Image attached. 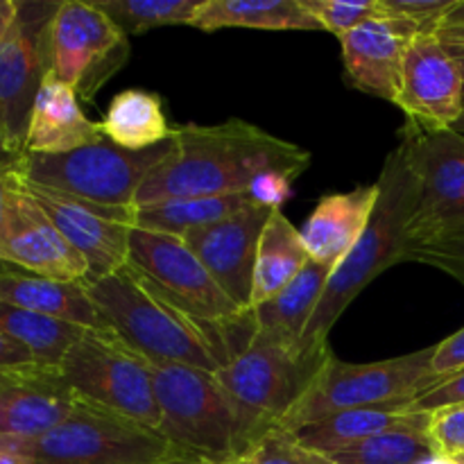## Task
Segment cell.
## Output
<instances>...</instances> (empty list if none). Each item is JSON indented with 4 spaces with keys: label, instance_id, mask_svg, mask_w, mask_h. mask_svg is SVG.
Instances as JSON below:
<instances>
[{
    "label": "cell",
    "instance_id": "obj_1",
    "mask_svg": "<svg viewBox=\"0 0 464 464\" xmlns=\"http://www.w3.org/2000/svg\"><path fill=\"white\" fill-rule=\"evenodd\" d=\"M311 154L261 127L231 118L218 125H181L168 157L145 177L134 207L175 198L254 193L270 179L295 181Z\"/></svg>",
    "mask_w": 464,
    "mask_h": 464
},
{
    "label": "cell",
    "instance_id": "obj_2",
    "mask_svg": "<svg viewBox=\"0 0 464 464\" xmlns=\"http://www.w3.org/2000/svg\"><path fill=\"white\" fill-rule=\"evenodd\" d=\"M84 285L109 329L150 362H179L218 374L238 353L229 338L234 331L190 317L131 263Z\"/></svg>",
    "mask_w": 464,
    "mask_h": 464
},
{
    "label": "cell",
    "instance_id": "obj_3",
    "mask_svg": "<svg viewBox=\"0 0 464 464\" xmlns=\"http://www.w3.org/2000/svg\"><path fill=\"white\" fill-rule=\"evenodd\" d=\"M379 199L365 231L352 252L331 272L320 304L308 322L302 349L320 353L329 349V334L349 304L383 275L394 263L403 261L406 229L415 204V179L403 145L399 143L385 159L379 175Z\"/></svg>",
    "mask_w": 464,
    "mask_h": 464
},
{
    "label": "cell",
    "instance_id": "obj_4",
    "mask_svg": "<svg viewBox=\"0 0 464 464\" xmlns=\"http://www.w3.org/2000/svg\"><path fill=\"white\" fill-rule=\"evenodd\" d=\"M159 435L195 460L227 462L252 442L238 408L211 372L179 362H152Z\"/></svg>",
    "mask_w": 464,
    "mask_h": 464
},
{
    "label": "cell",
    "instance_id": "obj_5",
    "mask_svg": "<svg viewBox=\"0 0 464 464\" xmlns=\"http://www.w3.org/2000/svg\"><path fill=\"white\" fill-rule=\"evenodd\" d=\"M329 356L331 349L311 353L254 334L218 372L216 379L238 408L249 442L254 444L266 430L284 421Z\"/></svg>",
    "mask_w": 464,
    "mask_h": 464
},
{
    "label": "cell",
    "instance_id": "obj_6",
    "mask_svg": "<svg viewBox=\"0 0 464 464\" xmlns=\"http://www.w3.org/2000/svg\"><path fill=\"white\" fill-rule=\"evenodd\" d=\"M0 451L30 464H159L188 458L157 430L84 399L53 430L23 442H0Z\"/></svg>",
    "mask_w": 464,
    "mask_h": 464
},
{
    "label": "cell",
    "instance_id": "obj_7",
    "mask_svg": "<svg viewBox=\"0 0 464 464\" xmlns=\"http://www.w3.org/2000/svg\"><path fill=\"white\" fill-rule=\"evenodd\" d=\"M57 376L84 401L159 433L152 362L116 331L86 329L57 367Z\"/></svg>",
    "mask_w": 464,
    "mask_h": 464
},
{
    "label": "cell",
    "instance_id": "obj_8",
    "mask_svg": "<svg viewBox=\"0 0 464 464\" xmlns=\"http://www.w3.org/2000/svg\"><path fill=\"white\" fill-rule=\"evenodd\" d=\"M399 143L415 179L406 247L464 238V134L406 121Z\"/></svg>",
    "mask_w": 464,
    "mask_h": 464
},
{
    "label": "cell",
    "instance_id": "obj_9",
    "mask_svg": "<svg viewBox=\"0 0 464 464\" xmlns=\"http://www.w3.org/2000/svg\"><path fill=\"white\" fill-rule=\"evenodd\" d=\"M172 139L157 148H118L111 140L84 145L63 154H23L18 175L32 184L104 204V207H134L145 177L168 157Z\"/></svg>",
    "mask_w": 464,
    "mask_h": 464
},
{
    "label": "cell",
    "instance_id": "obj_10",
    "mask_svg": "<svg viewBox=\"0 0 464 464\" xmlns=\"http://www.w3.org/2000/svg\"><path fill=\"white\" fill-rule=\"evenodd\" d=\"M433 352L435 347H426L408 356L361 362V365L338 361L331 352L313 379L311 388L279 426L299 430L302 426L324 420L335 412L374 406L392 399H415L430 385Z\"/></svg>",
    "mask_w": 464,
    "mask_h": 464
},
{
    "label": "cell",
    "instance_id": "obj_11",
    "mask_svg": "<svg viewBox=\"0 0 464 464\" xmlns=\"http://www.w3.org/2000/svg\"><path fill=\"white\" fill-rule=\"evenodd\" d=\"M130 263L148 275L181 311L198 322L225 331H240L252 313L240 311L218 285L204 263L177 236L131 229Z\"/></svg>",
    "mask_w": 464,
    "mask_h": 464
},
{
    "label": "cell",
    "instance_id": "obj_12",
    "mask_svg": "<svg viewBox=\"0 0 464 464\" xmlns=\"http://www.w3.org/2000/svg\"><path fill=\"white\" fill-rule=\"evenodd\" d=\"M50 71L82 100H93L104 82L121 71L130 41L95 3H59L48 27Z\"/></svg>",
    "mask_w": 464,
    "mask_h": 464
},
{
    "label": "cell",
    "instance_id": "obj_13",
    "mask_svg": "<svg viewBox=\"0 0 464 464\" xmlns=\"http://www.w3.org/2000/svg\"><path fill=\"white\" fill-rule=\"evenodd\" d=\"M59 3H21L16 23L0 45V134L25 154L36 93L50 71L48 27Z\"/></svg>",
    "mask_w": 464,
    "mask_h": 464
},
{
    "label": "cell",
    "instance_id": "obj_14",
    "mask_svg": "<svg viewBox=\"0 0 464 464\" xmlns=\"http://www.w3.org/2000/svg\"><path fill=\"white\" fill-rule=\"evenodd\" d=\"M23 179V177H21ZM71 247L89 266V281L104 279L130 263L134 207H104L23 179Z\"/></svg>",
    "mask_w": 464,
    "mask_h": 464
},
{
    "label": "cell",
    "instance_id": "obj_15",
    "mask_svg": "<svg viewBox=\"0 0 464 464\" xmlns=\"http://www.w3.org/2000/svg\"><path fill=\"white\" fill-rule=\"evenodd\" d=\"M397 104L406 121L449 130L464 116V86L456 59L435 32H417L403 54Z\"/></svg>",
    "mask_w": 464,
    "mask_h": 464
},
{
    "label": "cell",
    "instance_id": "obj_16",
    "mask_svg": "<svg viewBox=\"0 0 464 464\" xmlns=\"http://www.w3.org/2000/svg\"><path fill=\"white\" fill-rule=\"evenodd\" d=\"M0 263H12L21 270L48 279L80 284L89 279L86 261L71 247L48 213L32 198L18 170L9 190L7 222L0 234Z\"/></svg>",
    "mask_w": 464,
    "mask_h": 464
},
{
    "label": "cell",
    "instance_id": "obj_17",
    "mask_svg": "<svg viewBox=\"0 0 464 464\" xmlns=\"http://www.w3.org/2000/svg\"><path fill=\"white\" fill-rule=\"evenodd\" d=\"M276 208L249 204L225 220L199 227L184 236V243L204 263L213 279L238 304L240 311L252 313L254 267L258 240Z\"/></svg>",
    "mask_w": 464,
    "mask_h": 464
},
{
    "label": "cell",
    "instance_id": "obj_18",
    "mask_svg": "<svg viewBox=\"0 0 464 464\" xmlns=\"http://www.w3.org/2000/svg\"><path fill=\"white\" fill-rule=\"evenodd\" d=\"M417 32V27L379 12V16L343 36L340 45L349 84L388 102H397L403 54Z\"/></svg>",
    "mask_w": 464,
    "mask_h": 464
},
{
    "label": "cell",
    "instance_id": "obj_19",
    "mask_svg": "<svg viewBox=\"0 0 464 464\" xmlns=\"http://www.w3.org/2000/svg\"><path fill=\"white\" fill-rule=\"evenodd\" d=\"M75 392L59 381L57 370H44L0 390V442L41 438L75 411Z\"/></svg>",
    "mask_w": 464,
    "mask_h": 464
},
{
    "label": "cell",
    "instance_id": "obj_20",
    "mask_svg": "<svg viewBox=\"0 0 464 464\" xmlns=\"http://www.w3.org/2000/svg\"><path fill=\"white\" fill-rule=\"evenodd\" d=\"M100 122L89 121L71 84L45 72L32 107L25 154H63L102 140Z\"/></svg>",
    "mask_w": 464,
    "mask_h": 464
},
{
    "label": "cell",
    "instance_id": "obj_21",
    "mask_svg": "<svg viewBox=\"0 0 464 464\" xmlns=\"http://www.w3.org/2000/svg\"><path fill=\"white\" fill-rule=\"evenodd\" d=\"M379 193V181H374L349 193L324 195L299 231L311 261L335 270L365 231Z\"/></svg>",
    "mask_w": 464,
    "mask_h": 464
},
{
    "label": "cell",
    "instance_id": "obj_22",
    "mask_svg": "<svg viewBox=\"0 0 464 464\" xmlns=\"http://www.w3.org/2000/svg\"><path fill=\"white\" fill-rule=\"evenodd\" d=\"M0 302L84 329H109L80 281H59L32 272L0 270Z\"/></svg>",
    "mask_w": 464,
    "mask_h": 464
},
{
    "label": "cell",
    "instance_id": "obj_23",
    "mask_svg": "<svg viewBox=\"0 0 464 464\" xmlns=\"http://www.w3.org/2000/svg\"><path fill=\"white\" fill-rule=\"evenodd\" d=\"M334 267L308 261V266L281 293L252 311L254 334L302 349L304 331L320 304Z\"/></svg>",
    "mask_w": 464,
    "mask_h": 464
},
{
    "label": "cell",
    "instance_id": "obj_24",
    "mask_svg": "<svg viewBox=\"0 0 464 464\" xmlns=\"http://www.w3.org/2000/svg\"><path fill=\"white\" fill-rule=\"evenodd\" d=\"M411 403L412 399H392V401L374 403V406L335 412L324 420L302 426L295 433L306 447L326 453V456H334V453L353 447V444L362 442L372 435H379L383 430L397 429V426L412 421L415 412H408Z\"/></svg>",
    "mask_w": 464,
    "mask_h": 464
},
{
    "label": "cell",
    "instance_id": "obj_25",
    "mask_svg": "<svg viewBox=\"0 0 464 464\" xmlns=\"http://www.w3.org/2000/svg\"><path fill=\"white\" fill-rule=\"evenodd\" d=\"M193 27H252V30H322L304 0H202Z\"/></svg>",
    "mask_w": 464,
    "mask_h": 464
},
{
    "label": "cell",
    "instance_id": "obj_26",
    "mask_svg": "<svg viewBox=\"0 0 464 464\" xmlns=\"http://www.w3.org/2000/svg\"><path fill=\"white\" fill-rule=\"evenodd\" d=\"M306 247L302 234L293 227V222L276 208L263 229L258 240L256 267H254L252 285V311L275 297L285 288L304 267L308 266Z\"/></svg>",
    "mask_w": 464,
    "mask_h": 464
},
{
    "label": "cell",
    "instance_id": "obj_27",
    "mask_svg": "<svg viewBox=\"0 0 464 464\" xmlns=\"http://www.w3.org/2000/svg\"><path fill=\"white\" fill-rule=\"evenodd\" d=\"M100 130L104 139L131 152L157 148L168 143L175 134L166 121L161 100L140 89H127L118 93L109 104Z\"/></svg>",
    "mask_w": 464,
    "mask_h": 464
},
{
    "label": "cell",
    "instance_id": "obj_28",
    "mask_svg": "<svg viewBox=\"0 0 464 464\" xmlns=\"http://www.w3.org/2000/svg\"><path fill=\"white\" fill-rule=\"evenodd\" d=\"M258 204L249 193L225 195V198H175L134 207L136 229L154 231L184 238L188 231L225 220L240 208Z\"/></svg>",
    "mask_w": 464,
    "mask_h": 464
},
{
    "label": "cell",
    "instance_id": "obj_29",
    "mask_svg": "<svg viewBox=\"0 0 464 464\" xmlns=\"http://www.w3.org/2000/svg\"><path fill=\"white\" fill-rule=\"evenodd\" d=\"M84 326L68 324V322L0 302V334L9 335L30 349L45 370H57L66 353L84 335Z\"/></svg>",
    "mask_w": 464,
    "mask_h": 464
},
{
    "label": "cell",
    "instance_id": "obj_30",
    "mask_svg": "<svg viewBox=\"0 0 464 464\" xmlns=\"http://www.w3.org/2000/svg\"><path fill=\"white\" fill-rule=\"evenodd\" d=\"M331 458L335 464H424L438 453L429 435V415L415 412L408 424L372 435Z\"/></svg>",
    "mask_w": 464,
    "mask_h": 464
},
{
    "label": "cell",
    "instance_id": "obj_31",
    "mask_svg": "<svg viewBox=\"0 0 464 464\" xmlns=\"http://www.w3.org/2000/svg\"><path fill=\"white\" fill-rule=\"evenodd\" d=\"M122 34H140L166 25H190L202 0H98Z\"/></svg>",
    "mask_w": 464,
    "mask_h": 464
},
{
    "label": "cell",
    "instance_id": "obj_32",
    "mask_svg": "<svg viewBox=\"0 0 464 464\" xmlns=\"http://www.w3.org/2000/svg\"><path fill=\"white\" fill-rule=\"evenodd\" d=\"M240 464H335L326 453L306 447L295 430L272 426L243 456Z\"/></svg>",
    "mask_w": 464,
    "mask_h": 464
},
{
    "label": "cell",
    "instance_id": "obj_33",
    "mask_svg": "<svg viewBox=\"0 0 464 464\" xmlns=\"http://www.w3.org/2000/svg\"><path fill=\"white\" fill-rule=\"evenodd\" d=\"M308 12L313 14L322 30L331 32L338 39L347 36L362 23L379 16V0H358V3H343V0H304Z\"/></svg>",
    "mask_w": 464,
    "mask_h": 464
},
{
    "label": "cell",
    "instance_id": "obj_34",
    "mask_svg": "<svg viewBox=\"0 0 464 464\" xmlns=\"http://www.w3.org/2000/svg\"><path fill=\"white\" fill-rule=\"evenodd\" d=\"M456 0H379L381 12L420 32H435Z\"/></svg>",
    "mask_w": 464,
    "mask_h": 464
},
{
    "label": "cell",
    "instance_id": "obj_35",
    "mask_svg": "<svg viewBox=\"0 0 464 464\" xmlns=\"http://www.w3.org/2000/svg\"><path fill=\"white\" fill-rule=\"evenodd\" d=\"M429 435L438 458L456 460L464 456V403L430 412Z\"/></svg>",
    "mask_w": 464,
    "mask_h": 464
},
{
    "label": "cell",
    "instance_id": "obj_36",
    "mask_svg": "<svg viewBox=\"0 0 464 464\" xmlns=\"http://www.w3.org/2000/svg\"><path fill=\"white\" fill-rule=\"evenodd\" d=\"M403 261L424 263L464 285V238L433 245H412L403 252Z\"/></svg>",
    "mask_w": 464,
    "mask_h": 464
},
{
    "label": "cell",
    "instance_id": "obj_37",
    "mask_svg": "<svg viewBox=\"0 0 464 464\" xmlns=\"http://www.w3.org/2000/svg\"><path fill=\"white\" fill-rule=\"evenodd\" d=\"M460 403H464V370L429 385L424 392H420L412 399L408 412H424V415H430L435 411L460 406Z\"/></svg>",
    "mask_w": 464,
    "mask_h": 464
},
{
    "label": "cell",
    "instance_id": "obj_38",
    "mask_svg": "<svg viewBox=\"0 0 464 464\" xmlns=\"http://www.w3.org/2000/svg\"><path fill=\"white\" fill-rule=\"evenodd\" d=\"M460 370H464V329L435 344L433 358H430V385Z\"/></svg>",
    "mask_w": 464,
    "mask_h": 464
},
{
    "label": "cell",
    "instance_id": "obj_39",
    "mask_svg": "<svg viewBox=\"0 0 464 464\" xmlns=\"http://www.w3.org/2000/svg\"><path fill=\"white\" fill-rule=\"evenodd\" d=\"M39 370H45V367H41L30 349L9 335L0 334V374H27V372Z\"/></svg>",
    "mask_w": 464,
    "mask_h": 464
},
{
    "label": "cell",
    "instance_id": "obj_40",
    "mask_svg": "<svg viewBox=\"0 0 464 464\" xmlns=\"http://www.w3.org/2000/svg\"><path fill=\"white\" fill-rule=\"evenodd\" d=\"M435 34L440 36V41L447 45L451 57L456 59L458 68H460L462 86H464V30H438Z\"/></svg>",
    "mask_w": 464,
    "mask_h": 464
},
{
    "label": "cell",
    "instance_id": "obj_41",
    "mask_svg": "<svg viewBox=\"0 0 464 464\" xmlns=\"http://www.w3.org/2000/svg\"><path fill=\"white\" fill-rule=\"evenodd\" d=\"M18 12H21V3L18 0H0V45H3V41L12 32Z\"/></svg>",
    "mask_w": 464,
    "mask_h": 464
},
{
    "label": "cell",
    "instance_id": "obj_42",
    "mask_svg": "<svg viewBox=\"0 0 464 464\" xmlns=\"http://www.w3.org/2000/svg\"><path fill=\"white\" fill-rule=\"evenodd\" d=\"M21 161H23V154L14 152V150L7 145V140L3 139V134H0V175H7V172L18 170Z\"/></svg>",
    "mask_w": 464,
    "mask_h": 464
},
{
    "label": "cell",
    "instance_id": "obj_43",
    "mask_svg": "<svg viewBox=\"0 0 464 464\" xmlns=\"http://www.w3.org/2000/svg\"><path fill=\"white\" fill-rule=\"evenodd\" d=\"M16 170L7 172V175H0V234L5 229V222H7V211H9V190H12V181Z\"/></svg>",
    "mask_w": 464,
    "mask_h": 464
},
{
    "label": "cell",
    "instance_id": "obj_44",
    "mask_svg": "<svg viewBox=\"0 0 464 464\" xmlns=\"http://www.w3.org/2000/svg\"><path fill=\"white\" fill-rule=\"evenodd\" d=\"M438 30H464V0H456V3H453V7L449 9L447 16L442 18Z\"/></svg>",
    "mask_w": 464,
    "mask_h": 464
},
{
    "label": "cell",
    "instance_id": "obj_45",
    "mask_svg": "<svg viewBox=\"0 0 464 464\" xmlns=\"http://www.w3.org/2000/svg\"><path fill=\"white\" fill-rule=\"evenodd\" d=\"M39 372H44V370H39ZM30 374H36V372H27V374H0V390L9 388L12 383H16V381L25 379V376H30Z\"/></svg>",
    "mask_w": 464,
    "mask_h": 464
},
{
    "label": "cell",
    "instance_id": "obj_46",
    "mask_svg": "<svg viewBox=\"0 0 464 464\" xmlns=\"http://www.w3.org/2000/svg\"><path fill=\"white\" fill-rule=\"evenodd\" d=\"M0 464H30V462L23 460V458H18V456H12V453L0 451Z\"/></svg>",
    "mask_w": 464,
    "mask_h": 464
},
{
    "label": "cell",
    "instance_id": "obj_47",
    "mask_svg": "<svg viewBox=\"0 0 464 464\" xmlns=\"http://www.w3.org/2000/svg\"><path fill=\"white\" fill-rule=\"evenodd\" d=\"M159 464H199V460H190V458H179V460H170V462H159Z\"/></svg>",
    "mask_w": 464,
    "mask_h": 464
},
{
    "label": "cell",
    "instance_id": "obj_48",
    "mask_svg": "<svg viewBox=\"0 0 464 464\" xmlns=\"http://www.w3.org/2000/svg\"><path fill=\"white\" fill-rule=\"evenodd\" d=\"M199 464H240L238 458H234V460H227V462H216V460H199Z\"/></svg>",
    "mask_w": 464,
    "mask_h": 464
},
{
    "label": "cell",
    "instance_id": "obj_49",
    "mask_svg": "<svg viewBox=\"0 0 464 464\" xmlns=\"http://www.w3.org/2000/svg\"><path fill=\"white\" fill-rule=\"evenodd\" d=\"M453 130H458V131H460V134H464V116L460 118V121H458V125L453 127Z\"/></svg>",
    "mask_w": 464,
    "mask_h": 464
},
{
    "label": "cell",
    "instance_id": "obj_50",
    "mask_svg": "<svg viewBox=\"0 0 464 464\" xmlns=\"http://www.w3.org/2000/svg\"><path fill=\"white\" fill-rule=\"evenodd\" d=\"M456 462H458V464H464V456H460V458H456Z\"/></svg>",
    "mask_w": 464,
    "mask_h": 464
}]
</instances>
